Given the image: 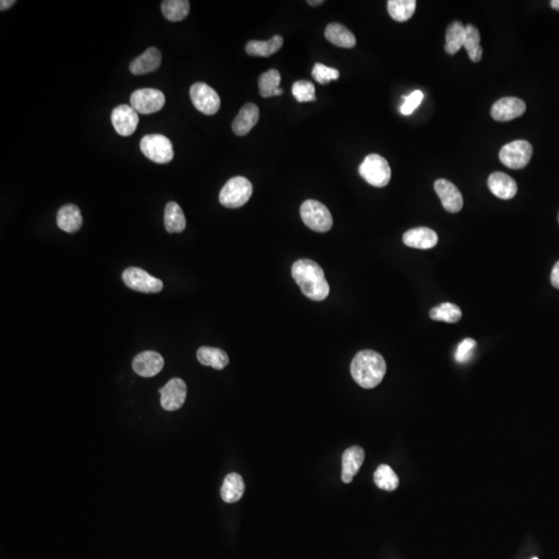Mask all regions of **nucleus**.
Segmentation results:
<instances>
[{"label": "nucleus", "instance_id": "obj_32", "mask_svg": "<svg viewBox=\"0 0 559 559\" xmlns=\"http://www.w3.org/2000/svg\"><path fill=\"white\" fill-rule=\"evenodd\" d=\"M374 483L379 489L393 491L399 486V477L389 465H380L374 473Z\"/></svg>", "mask_w": 559, "mask_h": 559}, {"label": "nucleus", "instance_id": "obj_36", "mask_svg": "<svg viewBox=\"0 0 559 559\" xmlns=\"http://www.w3.org/2000/svg\"><path fill=\"white\" fill-rule=\"evenodd\" d=\"M477 346V342L473 339L466 338L458 345L455 353V360L460 364H465L472 357L473 351Z\"/></svg>", "mask_w": 559, "mask_h": 559}, {"label": "nucleus", "instance_id": "obj_9", "mask_svg": "<svg viewBox=\"0 0 559 559\" xmlns=\"http://www.w3.org/2000/svg\"><path fill=\"white\" fill-rule=\"evenodd\" d=\"M131 106L140 114H152L162 110L166 98L162 91L156 89H141L131 96Z\"/></svg>", "mask_w": 559, "mask_h": 559}, {"label": "nucleus", "instance_id": "obj_16", "mask_svg": "<svg viewBox=\"0 0 559 559\" xmlns=\"http://www.w3.org/2000/svg\"><path fill=\"white\" fill-rule=\"evenodd\" d=\"M161 64H162V53L158 48L150 47L131 62L130 71L132 74L141 76L156 72Z\"/></svg>", "mask_w": 559, "mask_h": 559}, {"label": "nucleus", "instance_id": "obj_18", "mask_svg": "<svg viewBox=\"0 0 559 559\" xmlns=\"http://www.w3.org/2000/svg\"><path fill=\"white\" fill-rule=\"evenodd\" d=\"M259 115H260V112H259L257 105L253 104V103L244 105L232 123V131L236 135L240 136V137L246 136L258 123Z\"/></svg>", "mask_w": 559, "mask_h": 559}, {"label": "nucleus", "instance_id": "obj_2", "mask_svg": "<svg viewBox=\"0 0 559 559\" xmlns=\"http://www.w3.org/2000/svg\"><path fill=\"white\" fill-rule=\"evenodd\" d=\"M353 378L364 389H374L387 373V363L382 355L373 351H360L351 366Z\"/></svg>", "mask_w": 559, "mask_h": 559}, {"label": "nucleus", "instance_id": "obj_7", "mask_svg": "<svg viewBox=\"0 0 559 559\" xmlns=\"http://www.w3.org/2000/svg\"><path fill=\"white\" fill-rule=\"evenodd\" d=\"M533 146L525 140H516L500 150L499 160L504 166L514 170L524 168L533 157Z\"/></svg>", "mask_w": 559, "mask_h": 559}, {"label": "nucleus", "instance_id": "obj_24", "mask_svg": "<svg viewBox=\"0 0 559 559\" xmlns=\"http://www.w3.org/2000/svg\"><path fill=\"white\" fill-rule=\"evenodd\" d=\"M197 359L203 366H208L215 370H223L229 364V357L225 351L213 347H201L197 351Z\"/></svg>", "mask_w": 559, "mask_h": 559}, {"label": "nucleus", "instance_id": "obj_19", "mask_svg": "<svg viewBox=\"0 0 559 559\" xmlns=\"http://www.w3.org/2000/svg\"><path fill=\"white\" fill-rule=\"evenodd\" d=\"M488 186L494 196L504 200L514 198L518 192L516 181L504 172H494L488 179Z\"/></svg>", "mask_w": 559, "mask_h": 559}, {"label": "nucleus", "instance_id": "obj_42", "mask_svg": "<svg viewBox=\"0 0 559 559\" xmlns=\"http://www.w3.org/2000/svg\"><path fill=\"white\" fill-rule=\"evenodd\" d=\"M533 559H539V558H533Z\"/></svg>", "mask_w": 559, "mask_h": 559}, {"label": "nucleus", "instance_id": "obj_23", "mask_svg": "<svg viewBox=\"0 0 559 559\" xmlns=\"http://www.w3.org/2000/svg\"><path fill=\"white\" fill-rule=\"evenodd\" d=\"M245 483L238 473H229L224 479L221 489L222 499L227 504L238 502L244 495Z\"/></svg>", "mask_w": 559, "mask_h": 559}, {"label": "nucleus", "instance_id": "obj_33", "mask_svg": "<svg viewBox=\"0 0 559 559\" xmlns=\"http://www.w3.org/2000/svg\"><path fill=\"white\" fill-rule=\"evenodd\" d=\"M281 75L279 71H267L259 77V93L263 98H271L276 96V91L280 89Z\"/></svg>", "mask_w": 559, "mask_h": 559}, {"label": "nucleus", "instance_id": "obj_29", "mask_svg": "<svg viewBox=\"0 0 559 559\" xmlns=\"http://www.w3.org/2000/svg\"><path fill=\"white\" fill-rule=\"evenodd\" d=\"M161 10L167 20L179 22L188 17L190 2L188 0H166L161 4Z\"/></svg>", "mask_w": 559, "mask_h": 559}, {"label": "nucleus", "instance_id": "obj_10", "mask_svg": "<svg viewBox=\"0 0 559 559\" xmlns=\"http://www.w3.org/2000/svg\"><path fill=\"white\" fill-rule=\"evenodd\" d=\"M123 280L129 288L143 293H158L163 290V282L139 267H129L123 274Z\"/></svg>", "mask_w": 559, "mask_h": 559}, {"label": "nucleus", "instance_id": "obj_8", "mask_svg": "<svg viewBox=\"0 0 559 559\" xmlns=\"http://www.w3.org/2000/svg\"><path fill=\"white\" fill-rule=\"evenodd\" d=\"M190 98L195 108L205 115L215 114L221 107L219 94L205 83L193 85L190 89Z\"/></svg>", "mask_w": 559, "mask_h": 559}, {"label": "nucleus", "instance_id": "obj_22", "mask_svg": "<svg viewBox=\"0 0 559 559\" xmlns=\"http://www.w3.org/2000/svg\"><path fill=\"white\" fill-rule=\"evenodd\" d=\"M326 39L332 45L341 48H353L357 44V39L355 35L349 30L344 25L340 23H330L326 26Z\"/></svg>", "mask_w": 559, "mask_h": 559}, {"label": "nucleus", "instance_id": "obj_20", "mask_svg": "<svg viewBox=\"0 0 559 559\" xmlns=\"http://www.w3.org/2000/svg\"><path fill=\"white\" fill-rule=\"evenodd\" d=\"M365 461V452L361 447H351L347 449L342 457V481L345 483L353 481Z\"/></svg>", "mask_w": 559, "mask_h": 559}, {"label": "nucleus", "instance_id": "obj_13", "mask_svg": "<svg viewBox=\"0 0 559 559\" xmlns=\"http://www.w3.org/2000/svg\"><path fill=\"white\" fill-rule=\"evenodd\" d=\"M526 111V104L521 98L506 96L494 103L491 116L496 121H510L522 116Z\"/></svg>", "mask_w": 559, "mask_h": 559}, {"label": "nucleus", "instance_id": "obj_41", "mask_svg": "<svg viewBox=\"0 0 559 559\" xmlns=\"http://www.w3.org/2000/svg\"><path fill=\"white\" fill-rule=\"evenodd\" d=\"M308 3H309L310 6H319V4L323 3V1H322V0H317V1H308Z\"/></svg>", "mask_w": 559, "mask_h": 559}, {"label": "nucleus", "instance_id": "obj_21", "mask_svg": "<svg viewBox=\"0 0 559 559\" xmlns=\"http://www.w3.org/2000/svg\"><path fill=\"white\" fill-rule=\"evenodd\" d=\"M58 227L68 233L78 231L82 226V215L80 209L75 204H66L58 211L56 217Z\"/></svg>", "mask_w": 559, "mask_h": 559}, {"label": "nucleus", "instance_id": "obj_40", "mask_svg": "<svg viewBox=\"0 0 559 559\" xmlns=\"http://www.w3.org/2000/svg\"><path fill=\"white\" fill-rule=\"evenodd\" d=\"M551 8L554 10H559V0H552Z\"/></svg>", "mask_w": 559, "mask_h": 559}, {"label": "nucleus", "instance_id": "obj_12", "mask_svg": "<svg viewBox=\"0 0 559 559\" xmlns=\"http://www.w3.org/2000/svg\"><path fill=\"white\" fill-rule=\"evenodd\" d=\"M161 393V405L167 411H175L183 407L186 399V384L181 378H173L159 389Z\"/></svg>", "mask_w": 559, "mask_h": 559}, {"label": "nucleus", "instance_id": "obj_30", "mask_svg": "<svg viewBox=\"0 0 559 559\" xmlns=\"http://www.w3.org/2000/svg\"><path fill=\"white\" fill-rule=\"evenodd\" d=\"M479 43H481V35L479 29L474 25H466L463 47L465 48L471 62H479L483 57V49Z\"/></svg>", "mask_w": 559, "mask_h": 559}, {"label": "nucleus", "instance_id": "obj_25", "mask_svg": "<svg viewBox=\"0 0 559 559\" xmlns=\"http://www.w3.org/2000/svg\"><path fill=\"white\" fill-rule=\"evenodd\" d=\"M164 224L169 233H181L186 229L185 213L177 202L167 203L165 207Z\"/></svg>", "mask_w": 559, "mask_h": 559}, {"label": "nucleus", "instance_id": "obj_43", "mask_svg": "<svg viewBox=\"0 0 559 559\" xmlns=\"http://www.w3.org/2000/svg\"><path fill=\"white\" fill-rule=\"evenodd\" d=\"M558 222H559V215H558Z\"/></svg>", "mask_w": 559, "mask_h": 559}, {"label": "nucleus", "instance_id": "obj_35", "mask_svg": "<svg viewBox=\"0 0 559 559\" xmlns=\"http://www.w3.org/2000/svg\"><path fill=\"white\" fill-rule=\"evenodd\" d=\"M312 76L320 85H326L330 81L338 80L340 73L336 69L328 68V66L317 62L312 70Z\"/></svg>", "mask_w": 559, "mask_h": 559}, {"label": "nucleus", "instance_id": "obj_4", "mask_svg": "<svg viewBox=\"0 0 559 559\" xmlns=\"http://www.w3.org/2000/svg\"><path fill=\"white\" fill-rule=\"evenodd\" d=\"M142 154L157 164H167L175 158L172 143L164 135H146L140 141Z\"/></svg>", "mask_w": 559, "mask_h": 559}, {"label": "nucleus", "instance_id": "obj_1", "mask_svg": "<svg viewBox=\"0 0 559 559\" xmlns=\"http://www.w3.org/2000/svg\"><path fill=\"white\" fill-rule=\"evenodd\" d=\"M293 279L301 292L312 301H324L330 294V285L326 279L323 269L315 261L301 259L293 263L291 269Z\"/></svg>", "mask_w": 559, "mask_h": 559}, {"label": "nucleus", "instance_id": "obj_34", "mask_svg": "<svg viewBox=\"0 0 559 559\" xmlns=\"http://www.w3.org/2000/svg\"><path fill=\"white\" fill-rule=\"evenodd\" d=\"M292 94L299 103L314 102L316 100L315 87L307 80H299L293 85Z\"/></svg>", "mask_w": 559, "mask_h": 559}, {"label": "nucleus", "instance_id": "obj_37", "mask_svg": "<svg viewBox=\"0 0 559 559\" xmlns=\"http://www.w3.org/2000/svg\"><path fill=\"white\" fill-rule=\"evenodd\" d=\"M424 94L420 91H416L408 96H404V104L401 106V113L404 115H410L422 103Z\"/></svg>", "mask_w": 559, "mask_h": 559}, {"label": "nucleus", "instance_id": "obj_11", "mask_svg": "<svg viewBox=\"0 0 559 559\" xmlns=\"http://www.w3.org/2000/svg\"><path fill=\"white\" fill-rule=\"evenodd\" d=\"M111 121L117 134L123 137H129L137 130L139 116L131 105H119L113 109Z\"/></svg>", "mask_w": 559, "mask_h": 559}, {"label": "nucleus", "instance_id": "obj_14", "mask_svg": "<svg viewBox=\"0 0 559 559\" xmlns=\"http://www.w3.org/2000/svg\"><path fill=\"white\" fill-rule=\"evenodd\" d=\"M434 188L445 211L452 213L461 211L464 204L463 196L453 183L447 179H438L435 181Z\"/></svg>", "mask_w": 559, "mask_h": 559}, {"label": "nucleus", "instance_id": "obj_3", "mask_svg": "<svg viewBox=\"0 0 559 559\" xmlns=\"http://www.w3.org/2000/svg\"><path fill=\"white\" fill-rule=\"evenodd\" d=\"M253 186L246 177L229 179L220 192L219 200L228 208H238L246 204L252 196Z\"/></svg>", "mask_w": 559, "mask_h": 559}, {"label": "nucleus", "instance_id": "obj_6", "mask_svg": "<svg viewBox=\"0 0 559 559\" xmlns=\"http://www.w3.org/2000/svg\"><path fill=\"white\" fill-rule=\"evenodd\" d=\"M301 217L303 223L314 231L328 232L332 227V215L319 201H305L301 206Z\"/></svg>", "mask_w": 559, "mask_h": 559}, {"label": "nucleus", "instance_id": "obj_26", "mask_svg": "<svg viewBox=\"0 0 559 559\" xmlns=\"http://www.w3.org/2000/svg\"><path fill=\"white\" fill-rule=\"evenodd\" d=\"M283 43L284 39L281 35H275L269 41H250L246 45V51L251 56L269 57L279 51Z\"/></svg>", "mask_w": 559, "mask_h": 559}, {"label": "nucleus", "instance_id": "obj_27", "mask_svg": "<svg viewBox=\"0 0 559 559\" xmlns=\"http://www.w3.org/2000/svg\"><path fill=\"white\" fill-rule=\"evenodd\" d=\"M465 39V26L460 21H454L447 27L445 33V51L454 55L464 45Z\"/></svg>", "mask_w": 559, "mask_h": 559}, {"label": "nucleus", "instance_id": "obj_39", "mask_svg": "<svg viewBox=\"0 0 559 559\" xmlns=\"http://www.w3.org/2000/svg\"><path fill=\"white\" fill-rule=\"evenodd\" d=\"M15 3H16V1H14V0H1V1H0V10H8V8H12Z\"/></svg>", "mask_w": 559, "mask_h": 559}, {"label": "nucleus", "instance_id": "obj_17", "mask_svg": "<svg viewBox=\"0 0 559 559\" xmlns=\"http://www.w3.org/2000/svg\"><path fill=\"white\" fill-rule=\"evenodd\" d=\"M403 242L409 248L428 250L434 248L438 242V236L434 230L427 227H418L408 230L403 236Z\"/></svg>", "mask_w": 559, "mask_h": 559}, {"label": "nucleus", "instance_id": "obj_5", "mask_svg": "<svg viewBox=\"0 0 559 559\" xmlns=\"http://www.w3.org/2000/svg\"><path fill=\"white\" fill-rule=\"evenodd\" d=\"M359 171L368 184L376 188H383L391 181V170L389 162L379 154H371L366 157Z\"/></svg>", "mask_w": 559, "mask_h": 559}, {"label": "nucleus", "instance_id": "obj_31", "mask_svg": "<svg viewBox=\"0 0 559 559\" xmlns=\"http://www.w3.org/2000/svg\"><path fill=\"white\" fill-rule=\"evenodd\" d=\"M431 319L434 321H443L447 323L459 322L462 317V311L458 305L452 303H443L438 307L433 308L430 311Z\"/></svg>", "mask_w": 559, "mask_h": 559}, {"label": "nucleus", "instance_id": "obj_38", "mask_svg": "<svg viewBox=\"0 0 559 559\" xmlns=\"http://www.w3.org/2000/svg\"><path fill=\"white\" fill-rule=\"evenodd\" d=\"M551 283L553 287L559 289V261L554 265L551 273Z\"/></svg>", "mask_w": 559, "mask_h": 559}, {"label": "nucleus", "instance_id": "obj_28", "mask_svg": "<svg viewBox=\"0 0 559 559\" xmlns=\"http://www.w3.org/2000/svg\"><path fill=\"white\" fill-rule=\"evenodd\" d=\"M416 0H389L387 10L389 16L398 22H406L416 12Z\"/></svg>", "mask_w": 559, "mask_h": 559}, {"label": "nucleus", "instance_id": "obj_15", "mask_svg": "<svg viewBox=\"0 0 559 559\" xmlns=\"http://www.w3.org/2000/svg\"><path fill=\"white\" fill-rule=\"evenodd\" d=\"M164 368V359L156 351H144L136 355L133 370L140 376L150 378L156 376Z\"/></svg>", "mask_w": 559, "mask_h": 559}]
</instances>
